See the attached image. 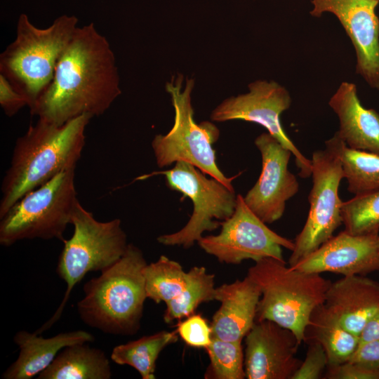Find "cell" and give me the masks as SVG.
<instances>
[{
	"label": "cell",
	"instance_id": "obj_1",
	"mask_svg": "<svg viewBox=\"0 0 379 379\" xmlns=\"http://www.w3.org/2000/svg\"><path fill=\"white\" fill-rule=\"evenodd\" d=\"M121 94L114 53L93 22L77 27L51 82L30 109L39 119L61 126L83 114H103Z\"/></svg>",
	"mask_w": 379,
	"mask_h": 379
},
{
	"label": "cell",
	"instance_id": "obj_2",
	"mask_svg": "<svg viewBox=\"0 0 379 379\" xmlns=\"http://www.w3.org/2000/svg\"><path fill=\"white\" fill-rule=\"evenodd\" d=\"M93 117L83 114L61 126L38 119L18 138L1 182L0 218L25 194L58 173L76 168Z\"/></svg>",
	"mask_w": 379,
	"mask_h": 379
},
{
	"label": "cell",
	"instance_id": "obj_3",
	"mask_svg": "<svg viewBox=\"0 0 379 379\" xmlns=\"http://www.w3.org/2000/svg\"><path fill=\"white\" fill-rule=\"evenodd\" d=\"M147 264L142 251L129 244L117 262L84 284V296L77 303L81 321L105 333H137L147 298Z\"/></svg>",
	"mask_w": 379,
	"mask_h": 379
},
{
	"label": "cell",
	"instance_id": "obj_4",
	"mask_svg": "<svg viewBox=\"0 0 379 379\" xmlns=\"http://www.w3.org/2000/svg\"><path fill=\"white\" fill-rule=\"evenodd\" d=\"M260 288L255 321L270 320L291 330L301 344L314 310L324 303L331 281L318 273L302 272L285 261L267 258L247 273Z\"/></svg>",
	"mask_w": 379,
	"mask_h": 379
},
{
	"label": "cell",
	"instance_id": "obj_5",
	"mask_svg": "<svg viewBox=\"0 0 379 379\" xmlns=\"http://www.w3.org/2000/svg\"><path fill=\"white\" fill-rule=\"evenodd\" d=\"M77 24L76 16L64 14L39 28L26 14L20 15L16 37L0 55V74L26 96L29 109L51 82Z\"/></svg>",
	"mask_w": 379,
	"mask_h": 379
},
{
	"label": "cell",
	"instance_id": "obj_6",
	"mask_svg": "<svg viewBox=\"0 0 379 379\" xmlns=\"http://www.w3.org/2000/svg\"><path fill=\"white\" fill-rule=\"evenodd\" d=\"M71 224L74 232L64 239L56 272L66 284L63 299L54 314L35 333L41 334L61 317L74 287L90 272H102L117 262L129 244L121 227L115 218L107 222L97 220L78 201L74 208Z\"/></svg>",
	"mask_w": 379,
	"mask_h": 379
},
{
	"label": "cell",
	"instance_id": "obj_7",
	"mask_svg": "<svg viewBox=\"0 0 379 379\" xmlns=\"http://www.w3.org/2000/svg\"><path fill=\"white\" fill-rule=\"evenodd\" d=\"M178 74L166 84L174 107V124L165 135L157 134L152 147L157 166L164 168L178 161H186L204 173L214 178L231 189L235 177L227 178L219 168L213 145L218 140L220 131L210 121L197 123L192 105L193 79Z\"/></svg>",
	"mask_w": 379,
	"mask_h": 379
},
{
	"label": "cell",
	"instance_id": "obj_8",
	"mask_svg": "<svg viewBox=\"0 0 379 379\" xmlns=\"http://www.w3.org/2000/svg\"><path fill=\"white\" fill-rule=\"evenodd\" d=\"M74 171H64L20 199L0 218V244L10 246L33 239L63 241L78 201Z\"/></svg>",
	"mask_w": 379,
	"mask_h": 379
},
{
	"label": "cell",
	"instance_id": "obj_9",
	"mask_svg": "<svg viewBox=\"0 0 379 379\" xmlns=\"http://www.w3.org/2000/svg\"><path fill=\"white\" fill-rule=\"evenodd\" d=\"M346 145L338 132L326 141L325 147L312 157V187L309 194L310 210L304 227L296 236L288 259L293 267L333 237L343 223V201L338 194L344 178L341 154Z\"/></svg>",
	"mask_w": 379,
	"mask_h": 379
},
{
	"label": "cell",
	"instance_id": "obj_10",
	"mask_svg": "<svg viewBox=\"0 0 379 379\" xmlns=\"http://www.w3.org/2000/svg\"><path fill=\"white\" fill-rule=\"evenodd\" d=\"M165 176L167 186L193 204V211L187 224L180 230L160 235L159 243L168 246L192 247L203 237L221 225L234 212L237 195L220 180L208 178L205 173L186 161H178L173 168L157 172Z\"/></svg>",
	"mask_w": 379,
	"mask_h": 379
},
{
	"label": "cell",
	"instance_id": "obj_11",
	"mask_svg": "<svg viewBox=\"0 0 379 379\" xmlns=\"http://www.w3.org/2000/svg\"><path fill=\"white\" fill-rule=\"evenodd\" d=\"M217 235L202 237L198 244L219 262L237 265L244 260L255 262L272 258L285 261L282 248L293 251L294 241L271 229L247 206L244 197L237 195L233 214L221 223Z\"/></svg>",
	"mask_w": 379,
	"mask_h": 379
},
{
	"label": "cell",
	"instance_id": "obj_12",
	"mask_svg": "<svg viewBox=\"0 0 379 379\" xmlns=\"http://www.w3.org/2000/svg\"><path fill=\"white\" fill-rule=\"evenodd\" d=\"M291 105L287 89L276 81L257 80L248 85V92L225 99L211 112V119L225 122L239 119L256 123L265 128L295 157L299 175H312L311 159L297 148L284 130L280 117Z\"/></svg>",
	"mask_w": 379,
	"mask_h": 379
},
{
	"label": "cell",
	"instance_id": "obj_13",
	"mask_svg": "<svg viewBox=\"0 0 379 379\" xmlns=\"http://www.w3.org/2000/svg\"><path fill=\"white\" fill-rule=\"evenodd\" d=\"M255 145L261 154L262 170L244 200L261 220L271 224L282 217L286 201L297 194L299 183L288 168L293 155L288 149L268 132L258 135Z\"/></svg>",
	"mask_w": 379,
	"mask_h": 379
},
{
	"label": "cell",
	"instance_id": "obj_14",
	"mask_svg": "<svg viewBox=\"0 0 379 379\" xmlns=\"http://www.w3.org/2000/svg\"><path fill=\"white\" fill-rule=\"evenodd\" d=\"M310 13L333 14L340 22L356 51V72L372 88L379 90L378 0H311Z\"/></svg>",
	"mask_w": 379,
	"mask_h": 379
},
{
	"label": "cell",
	"instance_id": "obj_15",
	"mask_svg": "<svg viewBox=\"0 0 379 379\" xmlns=\"http://www.w3.org/2000/svg\"><path fill=\"white\" fill-rule=\"evenodd\" d=\"M244 369L248 379H291L302 361L295 335L270 320L255 321L245 336Z\"/></svg>",
	"mask_w": 379,
	"mask_h": 379
},
{
	"label": "cell",
	"instance_id": "obj_16",
	"mask_svg": "<svg viewBox=\"0 0 379 379\" xmlns=\"http://www.w3.org/2000/svg\"><path fill=\"white\" fill-rule=\"evenodd\" d=\"M378 234L352 235L345 230L333 236L291 268L309 272H333L343 277L379 271Z\"/></svg>",
	"mask_w": 379,
	"mask_h": 379
},
{
	"label": "cell",
	"instance_id": "obj_17",
	"mask_svg": "<svg viewBox=\"0 0 379 379\" xmlns=\"http://www.w3.org/2000/svg\"><path fill=\"white\" fill-rule=\"evenodd\" d=\"M323 305L346 330L359 336L379 312V282L361 275L343 277L331 283Z\"/></svg>",
	"mask_w": 379,
	"mask_h": 379
},
{
	"label": "cell",
	"instance_id": "obj_18",
	"mask_svg": "<svg viewBox=\"0 0 379 379\" xmlns=\"http://www.w3.org/2000/svg\"><path fill=\"white\" fill-rule=\"evenodd\" d=\"M260 295L258 286L247 276L217 287L215 300L220 306L212 318V337L241 341L255 321Z\"/></svg>",
	"mask_w": 379,
	"mask_h": 379
},
{
	"label": "cell",
	"instance_id": "obj_19",
	"mask_svg": "<svg viewBox=\"0 0 379 379\" xmlns=\"http://www.w3.org/2000/svg\"><path fill=\"white\" fill-rule=\"evenodd\" d=\"M328 105L338 117V132L346 145L379 155V114L361 105L356 85L342 82Z\"/></svg>",
	"mask_w": 379,
	"mask_h": 379
},
{
	"label": "cell",
	"instance_id": "obj_20",
	"mask_svg": "<svg viewBox=\"0 0 379 379\" xmlns=\"http://www.w3.org/2000/svg\"><path fill=\"white\" fill-rule=\"evenodd\" d=\"M27 331L13 337L19 348L16 360L4 372V379H31L45 370L64 347L77 343H91L94 336L84 330L58 333L45 338Z\"/></svg>",
	"mask_w": 379,
	"mask_h": 379
},
{
	"label": "cell",
	"instance_id": "obj_21",
	"mask_svg": "<svg viewBox=\"0 0 379 379\" xmlns=\"http://www.w3.org/2000/svg\"><path fill=\"white\" fill-rule=\"evenodd\" d=\"M112 369L101 349L88 343L68 345L61 350L38 379H109Z\"/></svg>",
	"mask_w": 379,
	"mask_h": 379
},
{
	"label": "cell",
	"instance_id": "obj_22",
	"mask_svg": "<svg viewBox=\"0 0 379 379\" xmlns=\"http://www.w3.org/2000/svg\"><path fill=\"white\" fill-rule=\"evenodd\" d=\"M307 329L324 348L328 367L348 361L359 345V336L346 330L323 304L314 310Z\"/></svg>",
	"mask_w": 379,
	"mask_h": 379
},
{
	"label": "cell",
	"instance_id": "obj_23",
	"mask_svg": "<svg viewBox=\"0 0 379 379\" xmlns=\"http://www.w3.org/2000/svg\"><path fill=\"white\" fill-rule=\"evenodd\" d=\"M178 331H161L114 347L111 359L135 368L142 379H154L156 362L161 351L178 340Z\"/></svg>",
	"mask_w": 379,
	"mask_h": 379
},
{
	"label": "cell",
	"instance_id": "obj_24",
	"mask_svg": "<svg viewBox=\"0 0 379 379\" xmlns=\"http://www.w3.org/2000/svg\"><path fill=\"white\" fill-rule=\"evenodd\" d=\"M214 274L204 267H194L187 272L186 283L180 293L166 303L164 320L171 323L194 314L199 305L215 300Z\"/></svg>",
	"mask_w": 379,
	"mask_h": 379
},
{
	"label": "cell",
	"instance_id": "obj_25",
	"mask_svg": "<svg viewBox=\"0 0 379 379\" xmlns=\"http://www.w3.org/2000/svg\"><path fill=\"white\" fill-rule=\"evenodd\" d=\"M147 298L157 304H165L175 298L184 287L187 272L182 265L165 255H161L154 262L147 264L144 269Z\"/></svg>",
	"mask_w": 379,
	"mask_h": 379
},
{
	"label": "cell",
	"instance_id": "obj_26",
	"mask_svg": "<svg viewBox=\"0 0 379 379\" xmlns=\"http://www.w3.org/2000/svg\"><path fill=\"white\" fill-rule=\"evenodd\" d=\"M341 161L347 190L354 195L379 190V155L345 145Z\"/></svg>",
	"mask_w": 379,
	"mask_h": 379
},
{
	"label": "cell",
	"instance_id": "obj_27",
	"mask_svg": "<svg viewBox=\"0 0 379 379\" xmlns=\"http://www.w3.org/2000/svg\"><path fill=\"white\" fill-rule=\"evenodd\" d=\"M345 230L352 235L378 234L379 190L355 195L343 201Z\"/></svg>",
	"mask_w": 379,
	"mask_h": 379
},
{
	"label": "cell",
	"instance_id": "obj_28",
	"mask_svg": "<svg viewBox=\"0 0 379 379\" xmlns=\"http://www.w3.org/2000/svg\"><path fill=\"white\" fill-rule=\"evenodd\" d=\"M206 350L210 364L205 378H246L241 341H227L212 337L211 343Z\"/></svg>",
	"mask_w": 379,
	"mask_h": 379
},
{
	"label": "cell",
	"instance_id": "obj_29",
	"mask_svg": "<svg viewBox=\"0 0 379 379\" xmlns=\"http://www.w3.org/2000/svg\"><path fill=\"white\" fill-rule=\"evenodd\" d=\"M177 331L184 342L192 347L206 349L212 340L211 325L200 314H193L180 321Z\"/></svg>",
	"mask_w": 379,
	"mask_h": 379
},
{
	"label": "cell",
	"instance_id": "obj_30",
	"mask_svg": "<svg viewBox=\"0 0 379 379\" xmlns=\"http://www.w3.org/2000/svg\"><path fill=\"white\" fill-rule=\"evenodd\" d=\"M327 366L328 357L324 348L319 342L312 339L304 361L291 379L321 378Z\"/></svg>",
	"mask_w": 379,
	"mask_h": 379
},
{
	"label": "cell",
	"instance_id": "obj_31",
	"mask_svg": "<svg viewBox=\"0 0 379 379\" xmlns=\"http://www.w3.org/2000/svg\"><path fill=\"white\" fill-rule=\"evenodd\" d=\"M0 105L9 117L15 115L22 107L29 106L26 96L2 74H0Z\"/></svg>",
	"mask_w": 379,
	"mask_h": 379
},
{
	"label": "cell",
	"instance_id": "obj_32",
	"mask_svg": "<svg viewBox=\"0 0 379 379\" xmlns=\"http://www.w3.org/2000/svg\"><path fill=\"white\" fill-rule=\"evenodd\" d=\"M326 376L330 379H379V368L348 361L337 366L328 367Z\"/></svg>",
	"mask_w": 379,
	"mask_h": 379
},
{
	"label": "cell",
	"instance_id": "obj_33",
	"mask_svg": "<svg viewBox=\"0 0 379 379\" xmlns=\"http://www.w3.org/2000/svg\"><path fill=\"white\" fill-rule=\"evenodd\" d=\"M349 361L379 368V340L359 344Z\"/></svg>",
	"mask_w": 379,
	"mask_h": 379
},
{
	"label": "cell",
	"instance_id": "obj_34",
	"mask_svg": "<svg viewBox=\"0 0 379 379\" xmlns=\"http://www.w3.org/2000/svg\"><path fill=\"white\" fill-rule=\"evenodd\" d=\"M359 344L379 340V312L367 321L359 335Z\"/></svg>",
	"mask_w": 379,
	"mask_h": 379
},
{
	"label": "cell",
	"instance_id": "obj_35",
	"mask_svg": "<svg viewBox=\"0 0 379 379\" xmlns=\"http://www.w3.org/2000/svg\"><path fill=\"white\" fill-rule=\"evenodd\" d=\"M377 246H378V250H379V234H378V238H377Z\"/></svg>",
	"mask_w": 379,
	"mask_h": 379
},
{
	"label": "cell",
	"instance_id": "obj_36",
	"mask_svg": "<svg viewBox=\"0 0 379 379\" xmlns=\"http://www.w3.org/2000/svg\"><path fill=\"white\" fill-rule=\"evenodd\" d=\"M379 1V0H378Z\"/></svg>",
	"mask_w": 379,
	"mask_h": 379
}]
</instances>
